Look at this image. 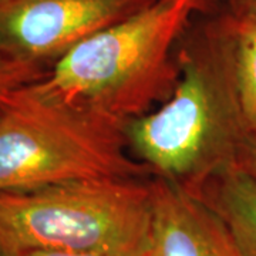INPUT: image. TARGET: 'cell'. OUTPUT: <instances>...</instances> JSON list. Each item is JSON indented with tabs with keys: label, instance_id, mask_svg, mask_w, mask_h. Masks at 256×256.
<instances>
[{
	"label": "cell",
	"instance_id": "6da1fadb",
	"mask_svg": "<svg viewBox=\"0 0 256 256\" xmlns=\"http://www.w3.org/2000/svg\"><path fill=\"white\" fill-rule=\"evenodd\" d=\"M176 58L171 96L124 131L130 152L150 172L201 195L212 178L239 164L250 134L236 92L230 12L194 18Z\"/></svg>",
	"mask_w": 256,
	"mask_h": 256
},
{
	"label": "cell",
	"instance_id": "7a4b0ae2",
	"mask_svg": "<svg viewBox=\"0 0 256 256\" xmlns=\"http://www.w3.org/2000/svg\"><path fill=\"white\" fill-rule=\"evenodd\" d=\"M216 2L156 0L73 47L33 87L52 100L126 126L171 96L184 33Z\"/></svg>",
	"mask_w": 256,
	"mask_h": 256
},
{
	"label": "cell",
	"instance_id": "4fadbf2b",
	"mask_svg": "<svg viewBox=\"0 0 256 256\" xmlns=\"http://www.w3.org/2000/svg\"><path fill=\"white\" fill-rule=\"evenodd\" d=\"M0 256H13L12 254H9L8 250H4L3 248H0Z\"/></svg>",
	"mask_w": 256,
	"mask_h": 256
},
{
	"label": "cell",
	"instance_id": "8992f818",
	"mask_svg": "<svg viewBox=\"0 0 256 256\" xmlns=\"http://www.w3.org/2000/svg\"><path fill=\"white\" fill-rule=\"evenodd\" d=\"M152 182L154 220L146 256H245L202 196L161 178Z\"/></svg>",
	"mask_w": 256,
	"mask_h": 256
},
{
	"label": "cell",
	"instance_id": "7c38bea8",
	"mask_svg": "<svg viewBox=\"0 0 256 256\" xmlns=\"http://www.w3.org/2000/svg\"><path fill=\"white\" fill-rule=\"evenodd\" d=\"M13 256H102L94 254H78V252H62V250H33Z\"/></svg>",
	"mask_w": 256,
	"mask_h": 256
},
{
	"label": "cell",
	"instance_id": "5bb4252c",
	"mask_svg": "<svg viewBox=\"0 0 256 256\" xmlns=\"http://www.w3.org/2000/svg\"><path fill=\"white\" fill-rule=\"evenodd\" d=\"M3 2H4V0H0V4H2V3H3Z\"/></svg>",
	"mask_w": 256,
	"mask_h": 256
},
{
	"label": "cell",
	"instance_id": "ba28073f",
	"mask_svg": "<svg viewBox=\"0 0 256 256\" xmlns=\"http://www.w3.org/2000/svg\"><path fill=\"white\" fill-rule=\"evenodd\" d=\"M232 14L234 68L239 106L250 134L256 132V22Z\"/></svg>",
	"mask_w": 256,
	"mask_h": 256
},
{
	"label": "cell",
	"instance_id": "277c9868",
	"mask_svg": "<svg viewBox=\"0 0 256 256\" xmlns=\"http://www.w3.org/2000/svg\"><path fill=\"white\" fill-rule=\"evenodd\" d=\"M124 127L52 100L33 82L18 88L0 107V194L151 174L128 152Z\"/></svg>",
	"mask_w": 256,
	"mask_h": 256
},
{
	"label": "cell",
	"instance_id": "52a82bcc",
	"mask_svg": "<svg viewBox=\"0 0 256 256\" xmlns=\"http://www.w3.org/2000/svg\"><path fill=\"white\" fill-rule=\"evenodd\" d=\"M220 214L245 256H256V178L239 165L216 175L201 195Z\"/></svg>",
	"mask_w": 256,
	"mask_h": 256
},
{
	"label": "cell",
	"instance_id": "5b68a950",
	"mask_svg": "<svg viewBox=\"0 0 256 256\" xmlns=\"http://www.w3.org/2000/svg\"><path fill=\"white\" fill-rule=\"evenodd\" d=\"M156 0H4L0 4V50L43 67L73 47Z\"/></svg>",
	"mask_w": 256,
	"mask_h": 256
},
{
	"label": "cell",
	"instance_id": "3957f363",
	"mask_svg": "<svg viewBox=\"0 0 256 256\" xmlns=\"http://www.w3.org/2000/svg\"><path fill=\"white\" fill-rule=\"evenodd\" d=\"M154 220L151 181L86 178L0 194V248L12 255L62 250L146 256Z\"/></svg>",
	"mask_w": 256,
	"mask_h": 256
},
{
	"label": "cell",
	"instance_id": "8fae6325",
	"mask_svg": "<svg viewBox=\"0 0 256 256\" xmlns=\"http://www.w3.org/2000/svg\"><path fill=\"white\" fill-rule=\"evenodd\" d=\"M225 4L234 14L256 22V0H225Z\"/></svg>",
	"mask_w": 256,
	"mask_h": 256
},
{
	"label": "cell",
	"instance_id": "9c48e42d",
	"mask_svg": "<svg viewBox=\"0 0 256 256\" xmlns=\"http://www.w3.org/2000/svg\"><path fill=\"white\" fill-rule=\"evenodd\" d=\"M44 74L43 67L14 60L0 50V107L13 92L40 80Z\"/></svg>",
	"mask_w": 256,
	"mask_h": 256
},
{
	"label": "cell",
	"instance_id": "30bf717a",
	"mask_svg": "<svg viewBox=\"0 0 256 256\" xmlns=\"http://www.w3.org/2000/svg\"><path fill=\"white\" fill-rule=\"evenodd\" d=\"M239 166L256 178V132L249 134L239 156Z\"/></svg>",
	"mask_w": 256,
	"mask_h": 256
}]
</instances>
